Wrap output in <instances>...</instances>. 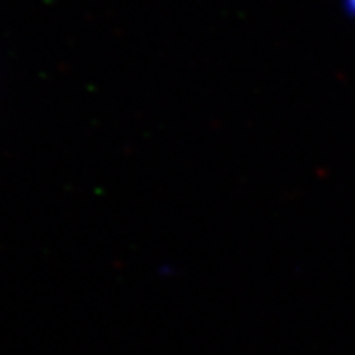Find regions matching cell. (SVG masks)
I'll return each instance as SVG.
<instances>
[{
    "label": "cell",
    "instance_id": "obj_1",
    "mask_svg": "<svg viewBox=\"0 0 355 355\" xmlns=\"http://www.w3.org/2000/svg\"><path fill=\"white\" fill-rule=\"evenodd\" d=\"M352 4H354V6H355V0H352Z\"/></svg>",
    "mask_w": 355,
    "mask_h": 355
}]
</instances>
